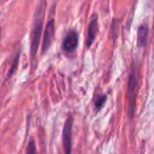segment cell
Returning a JSON list of instances; mask_svg holds the SVG:
<instances>
[{
    "label": "cell",
    "mask_w": 154,
    "mask_h": 154,
    "mask_svg": "<svg viewBox=\"0 0 154 154\" xmlns=\"http://www.w3.org/2000/svg\"><path fill=\"white\" fill-rule=\"evenodd\" d=\"M138 90H139V73L135 62H133L132 66H131L130 73H129L128 82H127V92H126L127 111H128V116L130 119H132L135 115Z\"/></svg>",
    "instance_id": "obj_1"
},
{
    "label": "cell",
    "mask_w": 154,
    "mask_h": 154,
    "mask_svg": "<svg viewBox=\"0 0 154 154\" xmlns=\"http://www.w3.org/2000/svg\"><path fill=\"white\" fill-rule=\"evenodd\" d=\"M45 2H40L38 8L36 9L34 15V21H33V29L31 33V45H30V56L31 60H34L36 53L38 51L39 45H40L41 35L43 30V21H45Z\"/></svg>",
    "instance_id": "obj_2"
},
{
    "label": "cell",
    "mask_w": 154,
    "mask_h": 154,
    "mask_svg": "<svg viewBox=\"0 0 154 154\" xmlns=\"http://www.w3.org/2000/svg\"><path fill=\"white\" fill-rule=\"evenodd\" d=\"M73 117L69 115L66 118L62 131V143H63L64 154H72V129H73Z\"/></svg>",
    "instance_id": "obj_3"
},
{
    "label": "cell",
    "mask_w": 154,
    "mask_h": 154,
    "mask_svg": "<svg viewBox=\"0 0 154 154\" xmlns=\"http://www.w3.org/2000/svg\"><path fill=\"white\" fill-rule=\"evenodd\" d=\"M54 35H55V19L52 16V17H50L45 30V35H43L42 40V54L47 53L49 48L51 47L52 42L54 40Z\"/></svg>",
    "instance_id": "obj_4"
},
{
    "label": "cell",
    "mask_w": 154,
    "mask_h": 154,
    "mask_svg": "<svg viewBox=\"0 0 154 154\" xmlns=\"http://www.w3.org/2000/svg\"><path fill=\"white\" fill-rule=\"evenodd\" d=\"M79 40V35L75 30H70L62 41V50L66 53H72L76 50Z\"/></svg>",
    "instance_id": "obj_5"
},
{
    "label": "cell",
    "mask_w": 154,
    "mask_h": 154,
    "mask_svg": "<svg viewBox=\"0 0 154 154\" xmlns=\"http://www.w3.org/2000/svg\"><path fill=\"white\" fill-rule=\"evenodd\" d=\"M97 32H98V16H97V14H94L92 16V19H91L90 26H89L88 29V35H87L86 38L87 48H90L92 43L94 42Z\"/></svg>",
    "instance_id": "obj_6"
},
{
    "label": "cell",
    "mask_w": 154,
    "mask_h": 154,
    "mask_svg": "<svg viewBox=\"0 0 154 154\" xmlns=\"http://www.w3.org/2000/svg\"><path fill=\"white\" fill-rule=\"evenodd\" d=\"M148 36H149V28L147 24H140L137 31V45L139 48L145 47V45L147 43Z\"/></svg>",
    "instance_id": "obj_7"
},
{
    "label": "cell",
    "mask_w": 154,
    "mask_h": 154,
    "mask_svg": "<svg viewBox=\"0 0 154 154\" xmlns=\"http://www.w3.org/2000/svg\"><path fill=\"white\" fill-rule=\"evenodd\" d=\"M19 56H20V52L18 51V53L15 55V57H14L13 61H12V63H11V66H10V69H9V73H8V78H10V77H11L12 75L14 74V72L16 71V69H17L18 62H19Z\"/></svg>",
    "instance_id": "obj_8"
},
{
    "label": "cell",
    "mask_w": 154,
    "mask_h": 154,
    "mask_svg": "<svg viewBox=\"0 0 154 154\" xmlns=\"http://www.w3.org/2000/svg\"><path fill=\"white\" fill-rule=\"evenodd\" d=\"M106 100H107V95H99V96H97L96 98H95L94 106H95V109H96V111L100 110L101 108L103 107Z\"/></svg>",
    "instance_id": "obj_9"
},
{
    "label": "cell",
    "mask_w": 154,
    "mask_h": 154,
    "mask_svg": "<svg viewBox=\"0 0 154 154\" xmlns=\"http://www.w3.org/2000/svg\"><path fill=\"white\" fill-rule=\"evenodd\" d=\"M26 154H37L36 152V145H35V141L33 139H31L28 143V147L26 150Z\"/></svg>",
    "instance_id": "obj_10"
},
{
    "label": "cell",
    "mask_w": 154,
    "mask_h": 154,
    "mask_svg": "<svg viewBox=\"0 0 154 154\" xmlns=\"http://www.w3.org/2000/svg\"><path fill=\"white\" fill-rule=\"evenodd\" d=\"M153 37H154V20H153Z\"/></svg>",
    "instance_id": "obj_11"
}]
</instances>
